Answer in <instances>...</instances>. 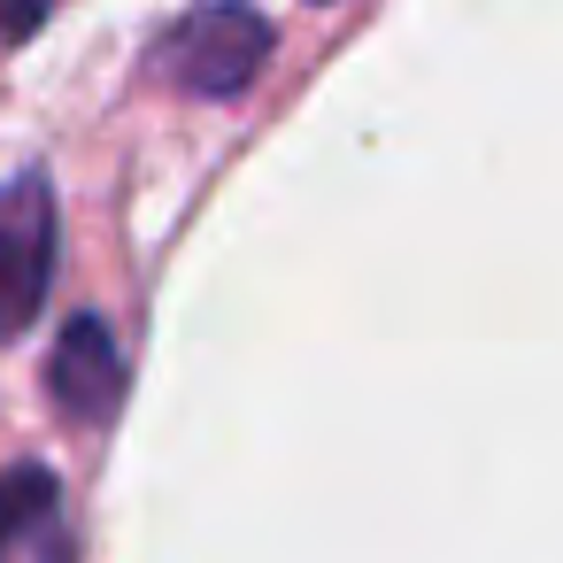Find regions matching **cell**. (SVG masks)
Masks as SVG:
<instances>
[{
	"label": "cell",
	"instance_id": "cell-4",
	"mask_svg": "<svg viewBox=\"0 0 563 563\" xmlns=\"http://www.w3.org/2000/svg\"><path fill=\"white\" fill-rule=\"evenodd\" d=\"M47 509H55V471H47V463L0 471V555H9L32 525H47Z\"/></svg>",
	"mask_w": 563,
	"mask_h": 563
},
{
	"label": "cell",
	"instance_id": "cell-1",
	"mask_svg": "<svg viewBox=\"0 0 563 563\" xmlns=\"http://www.w3.org/2000/svg\"><path fill=\"white\" fill-rule=\"evenodd\" d=\"M271 55V24L247 9V0H209V9L178 16L155 47V70L178 86V93H201V101H232Z\"/></svg>",
	"mask_w": 563,
	"mask_h": 563
},
{
	"label": "cell",
	"instance_id": "cell-3",
	"mask_svg": "<svg viewBox=\"0 0 563 563\" xmlns=\"http://www.w3.org/2000/svg\"><path fill=\"white\" fill-rule=\"evenodd\" d=\"M47 386H55V409L78 417V424H109L117 417V401H124V355H117V340H109L101 317H70L63 324Z\"/></svg>",
	"mask_w": 563,
	"mask_h": 563
},
{
	"label": "cell",
	"instance_id": "cell-2",
	"mask_svg": "<svg viewBox=\"0 0 563 563\" xmlns=\"http://www.w3.org/2000/svg\"><path fill=\"white\" fill-rule=\"evenodd\" d=\"M55 286V194L47 178L0 186V340L32 332Z\"/></svg>",
	"mask_w": 563,
	"mask_h": 563
}]
</instances>
